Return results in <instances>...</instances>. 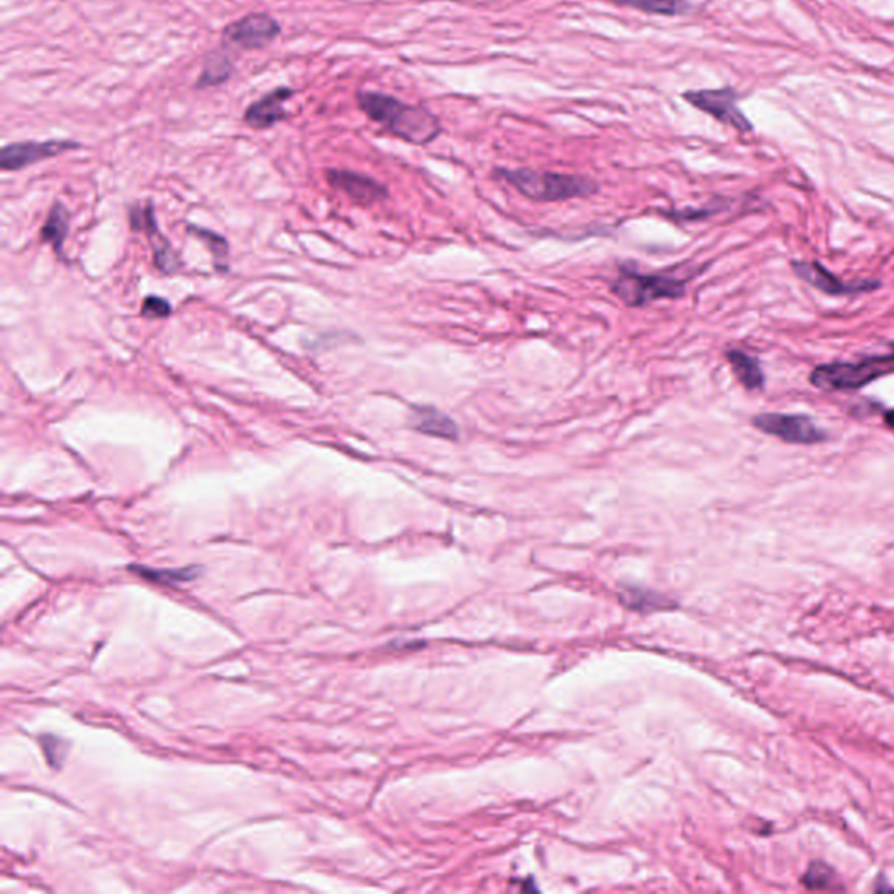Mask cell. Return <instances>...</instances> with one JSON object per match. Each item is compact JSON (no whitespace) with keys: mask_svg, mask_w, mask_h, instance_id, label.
Here are the masks:
<instances>
[{"mask_svg":"<svg viewBox=\"0 0 894 894\" xmlns=\"http://www.w3.org/2000/svg\"><path fill=\"white\" fill-rule=\"evenodd\" d=\"M143 316H154V318H166L172 313V306L165 299L148 298L142 307Z\"/></svg>","mask_w":894,"mask_h":894,"instance_id":"ffe728a7","label":"cell"},{"mask_svg":"<svg viewBox=\"0 0 894 894\" xmlns=\"http://www.w3.org/2000/svg\"><path fill=\"white\" fill-rule=\"evenodd\" d=\"M411 428L423 436L437 437L445 441H458L459 428L448 414L432 405H414L411 410Z\"/></svg>","mask_w":894,"mask_h":894,"instance_id":"4fadbf2b","label":"cell"},{"mask_svg":"<svg viewBox=\"0 0 894 894\" xmlns=\"http://www.w3.org/2000/svg\"><path fill=\"white\" fill-rule=\"evenodd\" d=\"M681 99L697 111L717 119L721 125L738 129L741 134H747L753 129L750 119L738 108L739 95L735 89H690L681 95Z\"/></svg>","mask_w":894,"mask_h":894,"instance_id":"5b68a950","label":"cell"},{"mask_svg":"<svg viewBox=\"0 0 894 894\" xmlns=\"http://www.w3.org/2000/svg\"><path fill=\"white\" fill-rule=\"evenodd\" d=\"M79 142L74 140H46V142H14L5 146L0 152V166L4 172H18L27 166L36 165L40 161L62 156L65 152L76 151Z\"/></svg>","mask_w":894,"mask_h":894,"instance_id":"ba28073f","label":"cell"},{"mask_svg":"<svg viewBox=\"0 0 894 894\" xmlns=\"http://www.w3.org/2000/svg\"><path fill=\"white\" fill-rule=\"evenodd\" d=\"M294 97V89L280 86L264 95L257 102L250 103L243 121L250 128L267 129L287 119L286 103Z\"/></svg>","mask_w":894,"mask_h":894,"instance_id":"8fae6325","label":"cell"},{"mask_svg":"<svg viewBox=\"0 0 894 894\" xmlns=\"http://www.w3.org/2000/svg\"><path fill=\"white\" fill-rule=\"evenodd\" d=\"M884 421L887 427L894 428V410L887 411L884 416Z\"/></svg>","mask_w":894,"mask_h":894,"instance_id":"7402d4cb","label":"cell"},{"mask_svg":"<svg viewBox=\"0 0 894 894\" xmlns=\"http://www.w3.org/2000/svg\"><path fill=\"white\" fill-rule=\"evenodd\" d=\"M131 570L137 571L138 577L160 583V585H177V583L191 582L197 579V566L189 568H177V570H158L148 566H131Z\"/></svg>","mask_w":894,"mask_h":894,"instance_id":"e0dca14e","label":"cell"},{"mask_svg":"<svg viewBox=\"0 0 894 894\" xmlns=\"http://www.w3.org/2000/svg\"><path fill=\"white\" fill-rule=\"evenodd\" d=\"M356 105L385 131L413 146H428L442 134L441 119L432 111L402 102L381 91H356Z\"/></svg>","mask_w":894,"mask_h":894,"instance_id":"6da1fadb","label":"cell"},{"mask_svg":"<svg viewBox=\"0 0 894 894\" xmlns=\"http://www.w3.org/2000/svg\"><path fill=\"white\" fill-rule=\"evenodd\" d=\"M68 232V212L62 203H54L53 210L50 212V217L46 221L45 227L40 237L54 247L56 252H60L63 247V241L67 238Z\"/></svg>","mask_w":894,"mask_h":894,"instance_id":"2e32d148","label":"cell"},{"mask_svg":"<svg viewBox=\"0 0 894 894\" xmlns=\"http://www.w3.org/2000/svg\"><path fill=\"white\" fill-rule=\"evenodd\" d=\"M493 175L511 184L522 197L539 203L589 198L600 191V184L585 175L556 174L531 168H494Z\"/></svg>","mask_w":894,"mask_h":894,"instance_id":"7a4b0ae2","label":"cell"},{"mask_svg":"<svg viewBox=\"0 0 894 894\" xmlns=\"http://www.w3.org/2000/svg\"><path fill=\"white\" fill-rule=\"evenodd\" d=\"M235 74V62L224 50H215L206 54L205 63L197 79V89L217 88L231 79Z\"/></svg>","mask_w":894,"mask_h":894,"instance_id":"5bb4252c","label":"cell"},{"mask_svg":"<svg viewBox=\"0 0 894 894\" xmlns=\"http://www.w3.org/2000/svg\"><path fill=\"white\" fill-rule=\"evenodd\" d=\"M192 231H194V235H198V237L209 241V247H212V250H214V254L217 255L218 259L226 257V240H223V238H221V240H218L217 243H214V241L218 238L217 235H214V232L203 231V229H197V227H192Z\"/></svg>","mask_w":894,"mask_h":894,"instance_id":"44dd1931","label":"cell"},{"mask_svg":"<svg viewBox=\"0 0 894 894\" xmlns=\"http://www.w3.org/2000/svg\"><path fill=\"white\" fill-rule=\"evenodd\" d=\"M753 425L767 436L778 437L788 444H819L827 439V433L809 416L801 414H758Z\"/></svg>","mask_w":894,"mask_h":894,"instance_id":"52a82bcc","label":"cell"},{"mask_svg":"<svg viewBox=\"0 0 894 894\" xmlns=\"http://www.w3.org/2000/svg\"><path fill=\"white\" fill-rule=\"evenodd\" d=\"M608 4L629 8L655 16H690L703 13L712 0H605Z\"/></svg>","mask_w":894,"mask_h":894,"instance_id":"7c38bea8","label":"cell"},{"mask_svg":"<svg viewBox=\"0 0 894 894\" xmlns=\"http://www.w3.org/2000/svg\"><path fill=\"white\" fill-rule=\"evenodd\" d=\"M727 361L732 365L735 376L747 390H760L766 385V376L761 373L757 358L741 350L727 352Z\"/></svg>","mask_w":894,"mask_h":894,"instance_id":"9a60e30c","label":"cell"},{"mask_svg":"<svg viewBox=\"0 0 894 894\" xmlns=\"http://www.w3.org/2000/svg\"><path fill=\"white\" fill-rule=\"evenodd\" d=\"M894 370V352L885 356H873L868 361L851 364V362H833V364L818 365L810 373V383L819 390H858L867 387L876 379Z\"/></svg>","mask_w":894,"mask_h":894,"instance_id":"277c9868","label":"cell"},{"mask_svg":"<svg viewBox=\"0 0 894 894\" xmlns=\"http://www.w3.org/2000/svg\"><path fill=\"white\" fill-rule=\"evenodd\" d=\"M327 180L335 189L343 191L361 205H373L388 197L387 186L378 182L376 178L356 174L352 169H327Z\"/></svg>","mask_w":894,"mask_h":894,"instance_id":"30bf717a","label":"cell"},{"mask_svg":"<svg viewBox=\"0 0 894 894\" xmlns=\"http://www.w3.org/2000/svg\"><path fill=\"white\" fill-rule=\"evenodd\" d=\"M802 884L807 890H832L836 887L835 872L823 861H815L807 868L806 876L802 877Z\"/></svg>","mask_w":894,"mask_h":894,"instance_id":"ac0fdd59","label":"cell"},{"mask_svg":"<svg viewBox=\"0 0 894 894\" xmlns=\"http://www.w3.org/2000/svg\"><path fill=\"white\" fill-rule=\"evenodd\" d=\"M792 266L798 278L807 281V284L821 290L827 295H856L861 294V292H872V290L881 289V281L877 280L845 284L819 263H801L798 261V263H793Z\"/></svg>","mask_w":894,"mask_h":894,"instance_id":"9c48e42d","label":"cell"},{"mask_svg":"<svg viewBox=\"0 0 894 894\" xmlns=\"http://www.w3.org/2000/svg\"><path fill=\"white\" fill-rule=\"evenodd\" d=\"M280 34V23L272 14L250 13L224 28L223 46L241 51L263 50Z\"/></svg>","mask_w":894,"mask_h":894,"instance_id":"8992f818","label":"cell"},{"mask_svg":"<svg viewBox=\"0 0 894 894\" xmlns=\"http://www.w3.org/2000/svg\"><path fill=\"white\" fill-rule=\"evenodd\" d=\"M685 278L655 273L643 275L634 267H620L619 276L612 286V292L631 307H643L658 299H678L685 294Z\"/></svg>","mask_w":894,"mask_h":894,"instance_id":"3957f363","label":"cell"},{"mask_svg":"<svg viewBox=\"0 0 894 894\" xmlns=\"http://www.w3.org/2000/svg\"><path fill=\"white\" fill-rule=\"evenodd\" d=\"M40 746L45 750L46 758H48L51 766L59 770L63 760H65V753L68 750L67 744L63 743L62 739L54 738V735H42Z\"/></svg>","mask_w":894,"mask_h":894,"instance_id":"d6986e66","label":"cell"}]
</instances>
